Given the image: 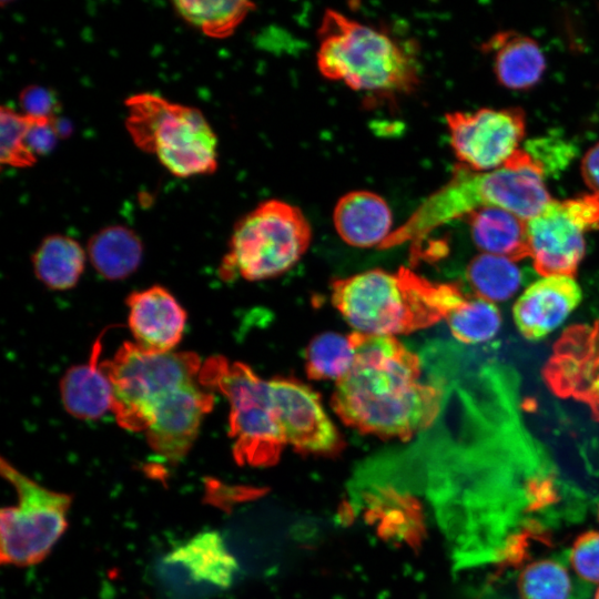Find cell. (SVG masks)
Masks as SVG:
<instances>
[{
    "instance_id": "1",
    "label": "cell",
    "mask_w": 599,
    "mask_h": 599,
    "mask_svg": "<svg viewBox=\"0 0 599 599\" xmlns=\"http://www.w3.org/2000/svg\"><path fill=\"white\" fill-rule=\"evenodd\" d=\"M440 410L408 446L389 449L393 484L426 496L457 568L518 564L546 540L564 484L526 425L520 378L496 361L459 356L434 375Z\"/></svg>"
},
{
    "instance_id": "2",
    "label": "cell",
    "mask_w": 599,
    "mask_h": 599,
    "mask_svg": "<svg viewBox=\"0 0 599 599\" xmlns=\"http://www.w3.org/2000/svg\"><path fill=\"white\" fill-rule=\"evenodd\" d=\"M355 359L336 382L332 407L363 434L408 440L437 417L443 389L423 382L420 356L394 336L351 333Z\"/></svg>"
},
{
    "instance_id": "3",
    "label": "cell",
    "mask_w": 599,
    "mask_h": 599,
    "mask_svg": "<svg viewBox=\"0 0 599 599\" xmlns=\"http://www.w3.org/2000/svg\"><path fill=\"white\" fill-rule=\"evenodd\" d=\"M551 200L544 181L542 164L524 150L518 149L501 166L491 171H475L459 163L450 179L378 248H393L407 242L420 245L439 226L484 207H501L528 221Z\"/></svg>"
},
{
    "instance_id": "4",
    "label": "cell",
    "mask_w": 599,
    "mask_h": 599,
    "mask_svg": "<svg viewBox=\"0 0 599 599\" xmlns=\"http://www.w3.org/2000/svg\"><path fill=\"white\" fill-rule=\"evenodd\" d=\"M466 298L455 284L436 283L400 266L369 270L332 283V303L355 329L394 336L430 327Z\"/></svg>"
},
{
    "instance_id": "5",
    "label": "cell",
    "mask_w": 599,
    "mask_h": 599,
    "mask_svg": "<svg viewBox=\"0 0 599 599\" xmlns=\"http://www.w3.org/2000/svg\"><path fill=\"white\" fill-rule=\"evenodd\" d=\"M321 74L356 91L407 93L417 87L416 59L375 28L327 9L318 29Z\"/></svg>"
},
{
    "instance_id": "6",
    "label": "cell",
    "mask_w": 599,
    "mask_h": 599,
    "mask_svg": "<svg viewBox=\"0 0 599 599\" xmlns=\"http://www.w3.org/2000/svg\"><path fill=\"white\" fill-rule=\"evenodd\" d=\"M125 129L133 143L156 156L177 177L211 174L217 167V139L203 113L154 93L124 101Z\"/></svg>"
},
{
    "instance_id": "7",
    "label": "cell",
    "mask_w": 599,
    "mask_h": 599,
    "mask_svg": "<svg viewBox=\"0 0 599 599\" xmlns=\"http://www.w3.org/2000/svg\"><path fill=\"white\" fill-rule=\"evenodd\" d=\"M199 379L206 389L219 390L229 402L235 460L254 467L278 461L286 443L276 418L270 379L222 355L210 356L202 363Z\"/></svg>"
},
{
    "instance_id": "8",
    "label": "cell",
    "mask_w": 599,
    "mask_h": 599,
    "mask_svg": "<svg viewBox=\"0 0 599 599\" xmlns=\"http://www.w3.org/2000/svg\"><path fill=\"white\" fill-rule=\"evenodd\" d=\"M311 242L309 222L297 206L264 201L235 224L220 275L225 281L280 276L301 260Z\"/></svg>"
},
{
    "instance_id": "9",
    "label": "cell",
    "mask_w": 599,
    "mask_h": 599,
    "mask_svg": "<svg viewBox=\"0 0 599 599\" xmlns=\"http://www.w3.org/2000/svg\"><path fill=\"white\" fill-rule=\"evenodd\" d=\"M101 367L111 383V412L119 426L145 432L161 404L199 380L202 362L192 352L150 353L125 342Z\"/></svg>"
},
{
    "instance_id": "10",
    "label": "cell",
    "mask_w": 599,
    "mask_h": 599,
    "mask_svg": "<svg viewBox=\"0 0 599 599\" xmlns=\"http://www.w3.org/2000/svg\"><path fill=\"white\" fill-rule=\"evenodd\" d=\"M1 475L14 488L18 502L0 512V559L3 565L26 567L42 561L68 526L72 497L48 489L6 459Z\"/></svg>"
},
{
    "instance_id": "11",
    "label": "cell",
    "mask_w": 599,
    "mask_h": 599,
    "mask_svg": "<svg viewBox=\"0 0 599 599\" xmlns=\"http://www.w3.org/2000/svg\"><path fill=\"white\" fill-rule=\"evenodd\" d=\"M599 230V194L551 200L527 221L530 257L540 275L572 276L585 255V234Z\"/></svg>"
},
{
    "instance_id": "12",
    "label": "cell",
    "mask_w": 599,
    "mask_h": 599,
    "mask_svg": "<svg viewBox=\"0 0 599 599\" xmlns=\"http://www.w3.org/2000/svg\"><path fill=\"white\" fill-rule=\"evenodd\" d=\"M451 148L459 163L475 171L501 166L519 148L526 133L520 108H483L446 114Z\"/></svg>"
},
{
    "instance_id": "13",
    "label": "cell",
    "mask_w": 599,
    "mask_h": 599,
    "mask_svg": "<svg viewBox=\"0 0 599 599\" xmlns=\"http://www.w3.org/2000/svg\"><path fill=\"white\" fill-rule=\"evenodd\" d=\"M542 376L557 396L586 404L599 420V319L566 329L555 344Z\"/></svg>"
},
{
    "instance_id": "14",
    "label": "cell",
    "mask_w": 599,
    "mask_h": 599,
    "mask_svg": "<svg viewBox=\"0 0 599 599\" xmlns=\"http://www.w3.org/2000/svg\"><path fill=\"white\" fill-rule=\"evenodd\" d=\"M276 418L286 445L308 454H335L343 440L318 394L306 384L285 377L270 379Z\"/></svg>"
},
{
    "instance_id": "15",
    "label": "cell",
    "mask_w": 599,
    "mask_h": 599,
    "mask_svg": "<svg viewBox=\"0 0 599 599\" xmlns=\"http://www.w3.org/2000/svg\"><path fill=\"white\" fill-rule=\"evenodd\" d=\"M213 405L214 395L200 379L180 388L154 410L145 430L149 446L164 459L179 461L191 449Z\"/></svg>"
},
{
    "instance_id": "16",
    "label": "cell",
    "mask_w": 599,
    "mask_h": 599,
    "mask_svg": "<svg viewBox=\"0 0 599 599\" xmlns=\"http://www.w3.org/2000/svg\"><path fill=\"white\" fill-rule=\"evenodd\" d=\"M581 298V288L572 276H542L516 301L515 324L527 339H541L564 323Z\"/></svg>"
},
{
    "instance_id": "17",
    "label": "cell",
    "mask_w": 599,
    "mask_h": 599,
    "mask_svg": "<svg viewBox=\"0 0 599 599\" xmlns=\"http://www.w3.org/2000/svg\"><path fill=\"white\" fill-rule=\"evenodd\" d=\"M129 307V327L135 344L150 353H169L182 339L186 313L164 287L154 285L132 293Z\"/></svg>"
},
{
    "instance_id": "18",
    "label": "cell",
    "mask_w": 599,
    "mask_h": 599,
    "mask_svg": "<svg viewBox=\"0 0 599 599\" xmlns=\"http://www.w3.org/2000/svg\"><path fill=\"white\" fill-rule=\"evenodd\" d=\"M333 221L341 238L359 248L378 247L393 232L388 203L366 190L343 195L335 205Z\"/></svg>"
},
{
    "instance_id": "19",
    "label": "cell",
    "mask_w": 599,
    "mask_h": 599,
    "mask_svg": "<svg viewBox=\"0 0 599 599\" xmlns=\"http://www.w3.org/2000/svg\"><path fill=\"white\" fill-rule=\"evenodd\" d=\"M483 47L491 55L496 78L505 88L529 89L545 72V54L529 35L502 30L491 35Z\"/></svg>"
},
{
    "instance_id": "20",
    "label": "cell",
    "mask_w": 599,
    "mask_h": 599,
    "mask_svg": "<svg viewBox=\"0 0 599 599\" xmlns=\"http://www.w3.org/2000/svg\"><path fill=\"white\" fill-rule=\"evenodd\" d=\"M101 341L102 336H99L89 361L70 367L60 383L65 410L80 419H97L111 410L112 387L101 367Z\"/></svg>"
},
{
    "instance_id": "21",
    "label": "cell",
    "mask_w": 599,
    "mask_h": 599,
    "mask_svg": "<svg viewBox=\"0 0 599 599\" xmlns=\"http://www.w3.org/2000/svg\"><path fill=\"white\" fill-rule=\"evenodd\" d=\"M356 506L365 509L378 531L407 542L420 540L424 532L423 514L414 496L390 488H375L352 496Z\"/></svg>"
},
{
    "instance_id": "22",
    "label": "cell",
    "mask_w": 599,
    "mask_h": 599,
    "mask_svg": "<svg viewBox=\"0 0 599 599\" xmlns=\"http://www.w3.org/2000/svg\"><path fill=\"white\" fill-rule=\"evenodd\" d=\"M179 564L200 582L227 588L237 570V562L216 531H202L177 545L166 557Z\"/></svg>"
},
{
    "instance_id": "23",
    "label": "cell",
    "mask_w": 599,
    "mask_h": 599,
    "mask_svg": "<svg viewBox=\"0 0 599 599\" xmlns=\"http://www.w3.org/2000/svg\"><path fill=\"white\" fill-rule=\"evenodd\" d=\"M474 243L484 253L519 261L530 257L527 221L501 207L479 209L467 216Z\"/></svg>"
},
{
    "instance_id": "24",
    "label": "cell",
    "mask_w": 599,
    "mask_h": 599,
    "mask_svg": "<svg viewBox=\"0 0 599 599\" xmlns=\"http://www.w3.org/2000/svg\"><path fill=\"white\" fill-rule=\"evenodd\" d=\"M88 254L95 271L108 280H121L139 267L143 256L141 238L123 225H110L94 233Z\"/></svg>"
},
{
    "instance_id": "25",
    "label": "cell",
    "mask_w": 599,
    "mask_h": 599,
    "mask_svg": "<svg viewBox=\"0 0 599 599\" xmlns=\"http://www.w3.org/2000/svg\"><path fill=\"white\" fill-rule=\"evenodd\" d=\"M85 252L73 238L52 234L42 240L32 256L37 277L57 291L72 288L83 273Z\"/></svg>"
},
{
    "instance_id": "26",
    "label": "cell",
    "mask_w": 599,
    "mask_h": 599,
    "mask_svg": "<svg viewBox=\"0 0 599 599\" xmlns=\"http://www.w3.org/2000/svg\"><path fill=\"white\" fill-rule=\"evenodd\" d=\"M174 10L189 24L211 38H226L255 10L248 1L177 0Z\"/></svg>"
},
{
    "instance_id": "27",
    "label": "cell",
    "mask_w": 599,
    "mask_h": 599,
    "mask_svg": "<svg viewBox=\"0 0 599 599\" xmlns=\"http://www.w3.org/2000/svg\"><path fill=\"white\" fill-rule=\"evenodd\" d=\"M466 275L476 295L489 302L510 298L522 282V273L514 261L487 253L470 261Z\"/></svg>"
},
{
    "instance_id": "28",
    "label": "cell",
    "mask_w": 599,
    "mask_h": 599,
    "mask_svg": "<svg viewBox=\"0 0 599 599\" xmlns=\"http://www.w3.org/2000/svg\"><path fill=\"white\" fill-rule=\"evenodd\" d=\"M355 347L351 334L326 332L315 336L305 352V369L314 380H339L352 368Z\"/></svg>"
},
{
    "instance_id": "29",
    "label": "cell",
    "mask_w": 599,
    "mask_h": 599,
    "mask_svg": "<svg viewBox=\"0 0 599 599\" xmlns=\"http://www.w3.org/2000/svg\"><path fill=\"white\" fill-rule=\"evenodd\" d=\"M447 323L459 343L473 345L493 338L500 328L501 316L493 302L473 296L449 314Z\"/></svg>"
},
{
    "instance_id": "30",
    "label": "cell",
    "mask_w": 599,
    "mask_h": 599,
    "mask_svg": "<svg viewBox=\"0 0 599 599\" xmlns=\"http://www.w3.org/2000/svg\"><path fill=\"white\" fill-rule=\"evenodd\" d=\"M520 599H568L571 580L567 569L550 559L528 564L518 577Z\"/></svg>"
},
{
    "instance_id": "31",
    "label": "cell",
    "mask_w": 599,
    "mask_h": 599,
    "mask_svg": "<svg viewBox=\"0 0 599 599\" xmlns=\"http://www.w3.org/2000/svg\"><path fill=\"white\" fill-rule=\"evenodd\" d=\"M32 118L2 105L0 109V162L12 167H29L37 162L26 145Z\"/></svg>"
},
{
    "instance_id": "32",
    "label": "cell",
    "mask_w": 599,
    "mask_h": 599,
    "mask_svg": "<svg viewBox=\"0 0 599 599\" xmlns=\"http://www.w3.org/2000/svg\"><path fill=\"white\" fill-rule=\"evenodd\" d=\"M570 562L576 573L590 582H599V532L587 531L572 545Z\"/></svg>"
},
{
    "instance_id": "33",
    "label": "cell",
    "mask_w": 599,
    "mask_h": 599,
    "mask_svg": "<svg viewBox=\"0 0 599 599\" xmlns=\"http://www.w3.org/2000/svg\"><path fill=\"white\" fill-rule=\"evenodd\" d=\"M19 103L23 114L34 119H54L60 111V103L53 90L32 84L19 94Z\"/></svg>"
},
{
    "instance_id": "34",
    "label": "cell",
    "mask_w": 599,
    "mask_h": 599,
    "mask_svg": "<svg viewBox=\"0 0 599 599\" xmlns=\"http://www.w3.org/2000/svg\"><path fill=\"white\" fill-rule=\"evenodd\" d=\"M59 139L53 119H34L26 134V145L30 152L35 155H45L50 153Z\"/></svg>"
},
{
    "instance_id": "35",
    "label": "cell",
    "mask_w": 599,
    "mask_h": 599,
    "mask_svg": "<svg viewBox=\"0 0 599 599\" xmlns=\"http://www.w3.org/2000/svg\"><path fill=\"white\" fill-rule=\"evenodd\" d=\"M580 170L587 186L592 193L599 194V142L585 153Z\"/></svg>"
},
{
    "instance_id": "36",
    "label": "cell",
    "mask_w": 599,
    "mask_h": 599,
    "mask_svg": "<svg viewBox=\"0 0 599 599\" xmlns=\"http://www.w3.org/2000/svg\"><path fill=\"white\" fill-rule=\"evenodd\" d=\"M595 599H599V588L596 591Z\"/></svg>"
},
{
    "instance_id": "37",
    "label": "cell",
    "mask_w": 599,
    "mask_h": 599,
    "mask_svg": "<svg viewBox=\"0 0 599 599\" xmlns=\"http://www.w3.org/2000/svg\"><path fill=\"white\" fill-rule=\"evenodd\" d=\"M598 517H599V510H598Z\"/></svg>"
}]
</instances>
